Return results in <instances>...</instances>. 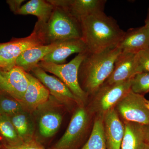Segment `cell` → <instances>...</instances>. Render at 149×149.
I'll use <instances>...</instances> for the list:
<instances>
[{"instance_id": "cell-1", "label": "cell", "mask_w": 149, "mask_h": 149, "mask_svg": "<svg viewBox=\"0 0 149 149\" xmlns=\"http://www.w3.org/2000/svg\"><path fill=\"white\" fill-rule=\"evenodd\" d=\"M80 24L82 39L91 53L116 47L125 33L114 19L104 12L84 17Z\"/></svg>"}, {"instance_id": "cell-2", "label": "cell", "mask_w": 149, "mask_h": 149, "mask_svg": "<svg viewBox=\"0 0 149 149\" xmlns=\"http://www.w3.org/2000/svg\"><path fill=\"white\" fill-rule=\"evenodd\" d=\"M121 52L116 47L100 53H86L79 67L78 76L82 80V89L88 95H94L102 86L111 74L116 60Z\"/></svg>"}, {"instance_id": "cell-3", "label": "cell", "mask_w": 149, "mask_h": 149, "mask_svg": "<svg viewBox=\"0 0 149 149\" xmlns=\"http://www.w3.org/2000/svg\"><path fill=\"white\" fill-rule=\"evenodd\" d=\"M54 6L52 13L46 24V45L82 39L80 21L65 8Z\"/></svg>"}, {"instance_id": "cell-4", "label": "cell", "mask_w": 149, "mask_h": 149, "mask_svg": "<svg viewBox=\"0 0 149 149\" xmlns=\"http://www.w3.org/2000/svg\"><path fill=\"white\" fill-rule=\"evenodd\" d=\"M46 24L37 21L29 36L13 39L7 42L0 43V59L4 65V71L9 70L14 66L17 59L25 51L34 47L47 45Z\"/></svg>"}, {"instance_id": "cell-5", "label": "cell", "mask_w": 149, "mask_h": 149, "mask_svg": "<svg viewBox=\"0 0 149 149\" xmlns=\"http://www.w3.org/2000/svg\"><path fill=\"white\" fill-rule=\"evenodd\" d=\"M87 52L78 54L66 64H56L41 61L37 66L46 72H50L58 77L79 99L81 103H83L86 101L88 95L80 86L78 79V71L80 64Z\"/></svg>"}, {"instance_id": "cell-6", "label": "cell", "mask_w": 149, "mask_h": 149, "mask_svg": "<svg viewBox=\"0 0 149 149\" xmlns=\"http://www.w3.org/2000/svg\"><path fill=\"white\" fill-rule=\"evenodd\" d=\"M89 116L86 109L80 107L73 113L68 127L61 139L49 149H80L88 127Z\"/></svg>"}, {"instance_id": "cell-7", "label": "cell", "mask_w": 149, "mask_h": 149, "mask_svg": "<svg viewBox=\"0 0 149 149\" xmlns=\"http://www.w3.org/2000/svg\"><path fill=\"white\" fill-rule=\"evenodd\" d=\"M143 95L130 90L116 104L118 113L125 121L149 125V110Z\"/></svg>"}, {"instance_id": "cell-8", "label": "cell", "mask_w": 149, "mask_h": 149, "mask_svg": "<svg viewBox=\"0 0 149 149\" xmlns=\"http://www.w3.org/2000/svg\"><path fill=\"white\" fill-rule=\"evenodd\" d=\"M131 80L112 85L103 84L93 95V107L95 110L104 115L113 109L115 105L130 90Z\"/></svg>"}, {"instance_id": "cell-9", "label": "cell", "mask_w": 149, "mask_h": 149, "mask_svg": "<svg viewBox=\"0 0 149 149\" xmlns=\"http://www.w3.org/2000/svg\"><path fill=\"white\" fill-rule=\"evenodd\" d=\"M31 71L57 100L62 103L74 102L77 104H81L79 99L58 78L48 74L44 70L38 66L35 67Z\"/></svg>"}, {"instance_id": "cell-10", "label": "cell", "mask_w": 149, "mask_h": 149, "mask_svg": "<svg viewBox=\"0 0 149 149\" xmlns=\"http://www.w3.org/2000/svg\"><path fill=\"white\" fill-rule=\"evenodd\" d=\"M136 54L121 52L116 60L111 74L104 84L112 85L132 79L138 73Z\"/></svg>"}, {"instance_id": "cell-11", "label": "cell", "mask_w": 149, "mask_h": 149, "mask_svg": "<svg viewBox=\"0 0 149 149\" xmlns=\"http://www.w3.org/2000/svg\"><path fill=\"white\" fill-rule=\"evenodd\" d=\"M29 84L24 97L19 102L24 110L33 111L48 101L50 97L49 90L35 76L27 72Z\"/></svg>"}, {"instance_id": "cell-12", "label": "cell", "mask_w": 149, "mask_h": 149, "mask_svg": "<svg viewBox=\"0 0 149 149\" xmlns=\"http://www.w3.org/2000/svg\"><path fill=\"white\" fill-rule=\"evenodd\" d=\"M53 5L63 7L79 21L94 14L104 12L105 0H49Z\"/></svg>"}, {"instance_id": "cell-13", "label": "cell", "mask_w": 149, "mask_h": 149, "mask_svg": "<svg viewBox=\"0 0 149 149\" xmlns=\"http://www.w3.org/2000/svg\"><path fill=\"white\" fill-rule=\"evenodd\" d=\"M105 138L107 149H121L124 126L114 109L103 115Z\"/></svg>"}, {"instance_id": "cell-14", "label": "cell", "mask_w": 149, "mask_h": 149, "mask_svg": "<svg viewBox=\"0 0 149 149\" xmlns=\"http://www.w3.org/2000/svg\"><path fill=\"white\" fill-rule=\"evenodd\" d=\"M117 47L121 52L136 54L149 48V31L144 25L125 32Z\"/></svg>"}, {"instance_id": "cell-15", "label": "cell", "mask_w": 149, "mask_h": 149, "mask_svg": "<svg viewBox=\"0 0 149 149\" xmlns=\"http://www.w3.org/2000/svg\"><path fill=\"white\" fill-rule=\"evenodd\" d=\"M88 52L87 46L81 39L63 41L52 52L45 57L42 61L56 64L64 63L67 58L72 54Z\"/></svg>"}, {"instance_id": "cell-16", "label": "cell", "mask_w": 149, "mask_h": 149, "mask_svg": "<svg viewBox=\"0 0 149 149\" xmlns=\"http://www.w3.org/2000/svg\"><path fill=\"white\" fill-rule=\"evenodd\" d=\"M61 42L37 46L27 50L17 58L15 65L21 67L26 72H29L37 66L45 57L53 51Z\"/></svg>"}, {"instance_id": "cell-17", "label": "cell", "mask_w": 149, "mask_h": 149, "mask_svg": "<svg viewBox=\"0 0 149 149\" xmlns=\"http://www.w3.org/2000/svg\"><path fill=\"white\" fill-rule=\"evenodd\" d=\"M10 91V95L19 102L21 101L27 91L29 80L27 72L20 67L15 65L7 71H1Z\"/></svg>"}, {"instance_id": "cell-18", "label": "cell", "mask_w": 149, "mask_h": 149, "mask_svg": "<svg viewBox=\"0 0 149 149\" xmlns=\"http://www.w3.org/2000/svg\"><path fill=\"white\" fill-rule=\"evenodd\" d=\"M121 149H144L145 143L143 125L125 121Z\"/></svg>"}, {"instance_id": "cell-19", "label": "cell", "mask_w": 149, "mask_h": 149, "mask_svg": "<svg viewBox=\"0 0 149 149\" xmlns=\"http://www.w3.org/2000/svg\"><path fill=\"white\" fill-rule=\"evenodd\" d=\"M54 6L49 1L31 0L22 6L17 15H35L37 21L46 24L49 21Z\"/></svg>"}, {"instance_id": "cell-20", "label": "cell", "mask_w": 149, "mask_h": 149, "mask_svg": "<svg viewBox=\"0 0 149 149\" xmlns=\"http://www.w3.org/2000/svg\"><path fill=\"white\" fill-rule=\"evenodd\" d=\"M62 121V116L56 109H48L40 116L39 122V132L42 137H52L59 129Z\"/></svg>"}, {"instance_id": "cell-21", "label": "cell", "mask_w": 149, "mask_h": 149, "mask_svg": "<svg viewBox=\"0 0 149 149\" xmlns=\"http://www.w3.org/2000/svg\"><path fill=\"white\" fill-rule=\"evenodd\" d=\"M9 117L22 141L25 142L35 139L33 121L28 112L23 110Z\"/></svg>"}, {"instance_id": "cell-22", "label": "cell", "mask_w": 149, "mask_h": 149, "mask_svg": "<svg viewBox=\"0 0 149 149\" xmlns=\"http://www.w3.org/2000/svg\"><path fill=\"white\" fill-rule=\"evenodd\" d=\"M80 149H107L103 115L95 120L91 136Z\"/></svg>"}, {"instance_id": "cell-23", "label": "cell", "mask_w": 149, "mask_h": 149, "mask_svg": "<svg viewBox=\"0 0 149 149\" xmlns=\"http://www.w3.org/2000/svg\"><path fill=\"white\" fill-rule=\"evenodd\" d=\"M22 141L8 116H0V143L14 146L21 143Z\"/></svg>"}, {"instance_id": "cell-24", "label": "cell", "mask_w": 149, "mask_h": 149, "mask_svg": "<svg viewBox=\"0 0 149 149\" xmlns=\"http://www.w3.org/2000/svg\"><path fill=\"white\" fill-rule=\"evenodd\" d=\"M24 110L21 104L9 94L0 92V113L1 115L10 116Z\"/></svg>"}, {"instance_id": "cell-25", "label": "cell", "mask_w": 149, "mask_h": 149, "mask_svg": "<svg viewBox=\"0 0 149 149\" xmlns=\"http://www.w3.org/2000/svg\"><path fill=\"white\" fill-rule=\"evenodd\" d=\"M130 90L133 93L143 95L149 92V72L136 74L131 80Z\"/></svg>"}, {"instance_id": "cell-26", "label": "cell", "mask_w": 149, "mask_h": 149, "mask_svg": "<svg viewBox=\"0 0 149 149\" xmlns=\"http://www.w3.org/2000/svg\"><path fill=\"white\" fill-rule=\"evenodd\" d=\"M0 149H47L36 139L14 146L0 143Z\"/></svg>"}, {"instance_id": "cell-27", "label": "cell", "mask_w": 149, "mask_h": 149, "mask_svg": "<svg viewBox=\"0 0 149 149\" xmlns=\"http://www.w3.org/2000/svg\"><path fill=\"white\" fill-rule=\"evenodd\" d=\"M136 57L138 64V73L149 72V48L137 53Z\"/></svg>"}, {"instance_id": "cell-28", "label": "cell", "mask_w": 149, "mask_h": 149, "mask_svg": "<svg viewBox=\"0 0 149 149\" xmlns=\"http://www.w3.org/2000/svg\"><path fill=\"white\" fill-rule=\"evenodd\" d=\"M24 1H25L24 0H8L6 3L8 5L11 11L15 14L17 15L22 6V4Z\"/></svg>"}, {"instance_id": "cell-29", "label": "cell", "mask_w": 149, "mask_h": 149, "mask_svg": "<svg viewBox=\"0 0 149 149\" xmlns=\"http://www.w3.org/2000/svg\"><path fill=\"white\" fill-rule=\"evenodd\" d=\"M0 92L8 93L10 95V91L8 83L6 78L1 73V70L0 68Z\"/></svg>"}, {"instance_id": "cell-30", "label": "cell", "mask_w": 149, "mask_h": 149, "mask_svg": "<svg viewBox=\"0 0 149 149\" xmlns=\"http://www.w3.org/2000/svg\"><path fill=\"white\" fill-rule=\"evenodd\" d=\"M143 131L145 143L149 145V125H143Z\"/></svg>"}, {"instance_id": "cell-31", "label": "cell", "mask_w": 149, "mask_h": 149, "mask_svg": "<svg viewBox=\"0 0 149 149\" xmlns=\"http://www.w3.org/2000/svg\"><path fill=\"white\" fill-rule=\"evenodd\" d=\"M145 26L148 28L149 31V8L148 9V14L146 20H145Z\"/></svg>"}, {"instance_id": "cell-32", "label": "cell", "mask_w": 149, "mask_h": 149, "mask_svg": "<svg viewBox=\"0 0 149 149\" xmlns=\"http://www.w3.org/2000/svg\"><path fill=\"white\" fill-rule=\"evenodd\" d=\"M0 68H1L2 71H3L5 70L4 65L3 63L2 62L0 59Z\"/></svg>"}, {"instance_id": "cell-33", "label": "cell", "mask_w": 149, "mask_h": 149, "mask_svg": "<svg viewBox=\"0 0 149 149\" xmlns=\"http://www.w3.org/2000/svg\"><path fill=\"white\" fill-rule=\"evenodd\" d=\"M144 149H149V145L147 144H145V146H144Z\"/></svg>"}, {"instance_id": "cell-34", "label": "cell", "mask_w": 149, "mask_h": 149, "mask_svg": "<svg viewBox=\"0 0 149 149\" xmlns=\"http://www.w3.org/2000/svg\"><path fill=\"white\" fill-rule=\"evenodd\" d=\"M146 106L149 110V101L146 100Z\"/></svg>"}, {"instance_id": "cell-35", "label": "cell", "mask_w": 149, "mask_h": 149, "mask_svg": "<svg viewBox=\"0 0 149 149\" xmlns=\"http://www.w3.org/2000/svg\"><path fill=\"white\" fill-rule=\"evenodd\" d=\"M1 113H0V116H1Z\"/></svg>"}]
</instances>
